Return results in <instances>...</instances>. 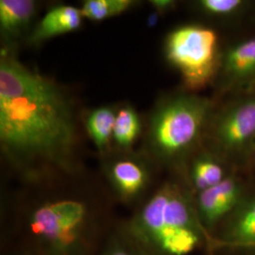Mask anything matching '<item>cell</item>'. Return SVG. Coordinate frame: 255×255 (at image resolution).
Instances as JSON below:
<instances>
[{
    "mask_svg": "<svg viewBox=\"0 0 255 255\" xmlns=\"http://www.w3.org/2000/svg\"><path fill=\"white\" fill-rule=\"evenodd\" d=\"M71 105L53 81L9 54L0 60V144L27 183L78 173Z\"/></svg>",
    "mask_w": 255,
    "mask_h": 255,
    "instance_id": "6da1fadb",
    "label": "cell"
},
{
    "mask_svg": "<svg viewBox=\"0 0 255 255\" xmlns=\"http://www.w3.org/2000/svg\"><path fill=\"white\" fill-rule=\"evenodd\" d=\"M118 221L78 195L32 203L2 231L1 249L18 255H100Z\"/></svg>",
    "mask_w": 255,
    "mask_h": 255,
    "instance_id": "7a4b0ae2",
    "label": "cell"
},
{
    "mask_svg": "<svg viewBox=\"0 0 255 255\" xmlns=\"http://www.w3.org/2000/svg\"><path fill=\"white\" fill-rule=\"evenodd\" d=\"M124 221L148 255L209 254L211 237L199 219L195 195L181 175L158 185Z\"/></svg>",
    "mask_w": 255,
    "mask_h": 255,
    "instance_id": "3957f363",
    "label": "cell"
},
{
    "mask_svg": "<svg viewBox=\"0 0 255 255\" xmlns=\"http://www.w3.org/2000/svg\"><path fill=\"white\" fill-rule=\"evenodd\" d=\"M211 112V102L193 95L176 96L161 103L152 114L148 129L149 150L161 164L177 168L201 136Z\"/></svg>",
    "mask_w": 255,
    "mask_h": 255,
    "instance_id": "277c9868",
    "label": "cell"
},
{
    "mask_svg": "<svg viewBox=\"0 0 255 255\" xmlns=\"http://www.w3.org/2000/svg\"><path fill=\"white\" fill-rule=\"evenodd\" d=\"M165 55L188 88L201 89L214 78L219 66L218 34L197 25L178 27L167 36Z\"/></svg>",
    "mask_w": 255,
    "mask_h": 255,
    "instance_id": "5b68a950",
    "label": "cell"
},
{
    "mask_svg": "<svg viewBox=\"0 0 255 255\" xmlns=\"http://www.w3.org/2000/svg\"><path fill=\"white\" fill-rule=\"evenodd\" d=\"M213 138L219 151L227 158L247 154L255 141V97L229 105L213 124Z\"/></svg>",
    "mask_w": 255,
    "mask_h": 255,
    "instance_id": "8992f818",
    "label": "cell"
},
{
    "mask_svg": "<svg viewBox=\"0 0 255 255\" xmlns=\"http://www.w3.org/2000/svg\"><path fill=\"white\" fill-rule=\"evenodd\" d=\"M243 179L230 173L222 182L195 196L199 219L212 237L249 195Z\"/></svg>",
    "mask_w": 255,
    "mask_h": 255,
    "instance_id": "52a82bcc",
    "label": "cell"
},
{
    "mask_svg": "<svg viewBox=\"0 0 255 255\" xmlns=\"http://www.w3.org/2000/svg\"><path fill=\"white\" fill-rule=\"evenodd\" d=\"M103 174L119 201L135 208L150 195L153 174L148 163L133 157H119L107 161Z\"/></svg>",
    "mask_w": 255,
    "mask_h": 255,
    "instance_id": "ba28073f",
    "label": "cell"
},
{
    "mask_svg": "<svg viewBox=\"0 0 255 255\" xmlns=\"http://www.w3.org/2000/svg\"><path fill=\"white\" fill-rule=\"evenodd\" d=\"M207 255H255V195H249L215 233Z\"/></svg>",
    "mask_w": 255,
    "mask_h": 255,
    "instance_id": "9c48e42d",
    "label": "cell"
},
{
    "mask_svg": "<svg viewBox=\"0 0 255 255\" xmlns=\"http://www.w3.org/2000/svg\"><path fill=\"white\" fill-rule=\"evenodd\" d=\"M224 87L241 89L255 82V38L230 46L219 61Z\"/></svg>",
    "mask_w": 255,
    "mask_h": 255,
    "instance_id": "30bf717a",
    "label": "cell"
},
{
    "mask_svg": "<svg viewBox=\"0 0 255 255\" xmlns=\"http://www.w3.org/2000/svg\"><path fill=\"white\" fill-rule=\"evenodd\" d=\"M81 9L73 6L61 5L50 9L31 33V44L41 43L58 35L71 32L82 26Z\"/></svg>",
    "mask_w": 255,
    "mask_h": 255,
    "instance_id": "8fae6325",
    "label": "cell"
},
{
    "mask_svg": "<svg viewBox=\"0 0 255 255\" xmlns=\"http://www.w3.org/2000/svg\"><path fill=\"white\" fill-rule=\"evenodd\" d=\"M230 173L223 163L216 156L201 154L193 159L185 168L184 179L196 196L219 184Z\"/></svg>",
    "mask_w": 255,
    "mask_h": 255,
    "instance_id": "7c38bea8",
    "label": "cell"
},
{
    "mask_svg": "<svg viewBox=\"0 0 255 255\" xmlns=\"http://www.w3.org/2000/svg\"><path fill=\"white\" fill-rule=\"evenodd\" d=\"M36 4L31 0H1L0 27L3 34L17 37L28 27L35 13Z\"/></svg>",
    "mask_w": 255,
    "mask_h": 255,
    "instance_id": "4fadbf2b",
    "label": "cell"
},
{
    "mask_svg": "<svg viewBox=\"0 0 255 255\" xmlns=\"http://www.w3.org/2000/svg\"><path fill=\"white\" fill-rule=\"evenodd\" d=\"M116 119L117 114L111 107L93 110L86 118L85 127L87 132L101 153L105 152L111 138H113Z\"/></svg>",
    "mask_w": 255,
    "mask_h": 255,
    "instance_id": "5bb4252c",
    "label": "cell"
},
{
    "mask_svg": "<svg viewBox=\"0 0 255 255\" xmlns=\"http://www.w3.org/2000/svg\"><path fill=\"white\" fill-rule=\"evenodd\" d=\"M100 255H148L130 235L124 220L119 221Z\"/></svg>",
    "mask_w": 255,
    "mask_h": 255,
    "instance_id": "9a60e30c",
    "label": "cell"
},
{
    "mask_svg": "<svg viewBox=\"0 0 255 255\" xmlns=\"http://www.w3.org/2000/svg\"><path fill=\"white\" fill-rule=\"evenodd\" d=\"M141 131V123L136 112L130 107L119 110L114 128L113 138L123 149L132 146Z\"/></svg>",
    "mask_w": 255,
    "mask_h": 255,
    "instance_id": "2e32d148",
    "label": "cell"
},
{
    "mask_svg": "<svg viewBox=\"0 0 255 255\" xmlns=\"http://www.w3.org/2000/svg\"><path fill=\"white\" fill-rule=\"evenodd\" d=\"M133 5L130 0H86L82 4V16L92 21H102L119 15Z\"/></svg>",
    "mask_w": 255,
    "mask_h": 255,
    "instance_id": "e0dca14e",
    "label": "cell"
},
{
    "mask_svg": "<svg viewBox=\"0 0 255 255\" xmlns=\"http://www.w3.org/2000/svg\"><path fill=\"white\" fill-rule=\"evenodd\" d=\"M243 3L241 0H202L200 6L208 14L227 16L237 12Z\"/></svg>",
    "mask_w": 255,
    "mask_h": 255,
    "instance_id": "ac0fdd59",
    "label": "cell"
},
{
    "mask_svg": "<svg viewBox=\"0 0 255 255\" xmlns=\"http://www.w3.org/2000/svg\"><path fill=\"white\" fill-rule=\"evenodd\" d=\"M155 9L160 10V11H164L167 9H171V7L174 5V1L170 0H155L150 2Z\"/></svg>",
    "mask_w": 255,
    "mask_h": 255,
    "instance_id": "d6986e66",
    "label": "cell"
},
{
    "mask_svg": "<svg viewBox=\"0 0 255 255\" xmlns=\"http://www.w3.org/2000/svg\"><path fill=\"white\" fill-rule=\"evenodd\" d=\"M1 255H16L15 253L9 251V250H6V249H1Z\"/></svg>",
    "mask_w": 255,
    "mask_h": 255,
    "instance_id": "ffe728a7",
    "label": "cell"
}]
</instances>
